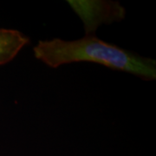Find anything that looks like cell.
<instances>
[{
    "mask_svg": "<svg viewBox=\"0 0 156 156\" xmlns=\"http://www.w3.org/2000/svg\"><path fill=\"white\" fill-rule=\"evenodd\" d=\"M34 56L50 68L88 62L111 69L129 73L142 80L156 78V61L144 57L88 34L83 38L40 40L33 48Z\"/></svg>",
    "mask_w": 156,
    "mask_h": 156,
    "instance_id": "1",
    "label": "cell"
},
{
    "mask_svg": "<svg viewBox=\"0 0 156 156\" xmlns=\"http://www.w3.org/2000/svg\"><path fill=\"white\" fill-rule=\"evenodd\" d=\"M29 44L30 38L21 31L0 28V66L12 61Z\"/></svg>",
    "mask_w": 156,
    "mask_h": 156,
    "instance_id": "2",
    "label": "cell"
}]
</instances>
